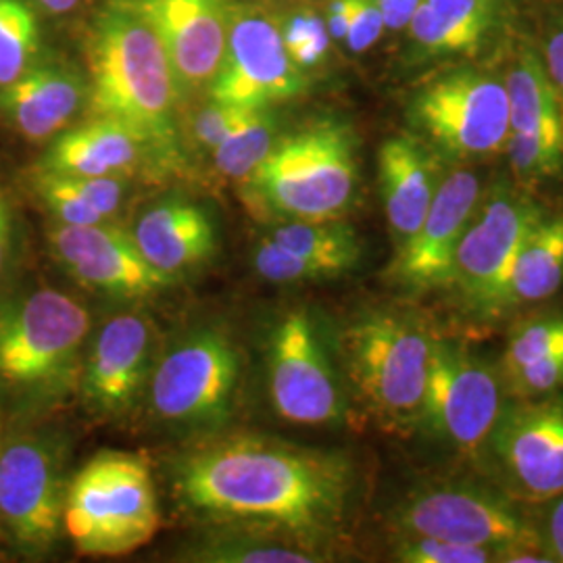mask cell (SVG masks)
<instances>
[{
	"mask_svg": "<svg viewBox=\"0 0 563 563\" xmlns=\"http://www.w3.org/2000/svg\"><path fill=\"white\" fill-rule=\"evenodd\" d=\"M172 474L174 493L190 511L290 534L307 549L341 530L353 495V467L341 453L260 437L199 446Z\"/></svg>",
	"mask_w": 563,
	"mask_h": 563,
	"instance_id": "cell-1",
	"label": "cell"
},
{
	"mask_svg": "<svg viewBox=\"0 0 563 563\" xmlns=\"http://www.w3.org/2000/svg\"><path fill=\"white\" fill-rule=\"evenodd\" d=\"M86 59L92 118L118 123L159 162H174L180 92L159 36L130 0H113L97 15Z\"/></svg>",
	"mask_w": 563,
	"mask_h": 563,
	"instance_id": "cell-2",
	"label": "cell"
},
{
	"mask_svg": "<svg viewBox=\"0 0 563 563\" xmlns=\"http://www.w3.org/2000/svg\"><path fill=\"white\" fill-rule=\"evenodd\" d=\"M437 336L420 313L399 307L367 309L342 330L346 380L384 430L411 434L420 428Z\"/></svg>",
	"mask_w": 563,
	"mask_h": 563,
	"instance_id": "cell-3",
	"label": "cell"
},
{
	"mask_svg": "<svg viewBox=\"0 0 563 563\" xmlns=\"http://www.w3.org/2000/svg\"><path fill=\"white\" fill-rule=\"evenodd\" d=\"M355 132L334 118L305 123L272 146L244 180L251 202L282 220H341L357 192Z\"/></svg>",
	"mask_w": 563,
	"mask_h": 563,
	"instance_id": "cell-4",
	"label": "cell"
},
{
	"mask_svg": "<svg viewBox=\"0 0 563 563\" xmlns=\"http://www.w3.org/2000/svg\"><path fill=\"white\" fill-rule=\"evenodd\" d=\"M90 313L51 286L15 288L0 299V393L44 402L74 380Z\"/></svg>",
	"mask_w": 563,
	"mask_h": 563,
	"instance_id": "cell-5",
	"label": "cell"
},
{
	"mask_svg": "<svg viewBox=\"0 0 563 563\" xmlns=\"http://www.w3.org/2000/svg\"><path fill=\"white\" fill-rule=\"evenodd\" d=\"M159 526L155 478L136 453L101 451L67 483L63 528L81 555L134 553L153 541Z\"/></svg>",
	"mask_w": 563,
	"mask_h": 563,
	"instance_id": "cell-6",
	"label": "cell"
},
{
	"mask_svg": "<svg viewBox=\"0 0 563 563\" xmlns=\"http://www.w3.org/2000/svg\"><path fill=\"white\" fill-rule=\"evenodd\" d=\"M407 118L446 165L504 153L511 132L504 78L481 67L446 69L426 81L411 97Z\"/></svg>",
	"mask_w": 563,
	"mask_h": 563,
	"instance_id": "cell-7",
	"label": "cell"
},
{
	"mask_svg": "<svg viewBox=\"0 0 563 563\" xmlns=\"http://www.w3.org/2000/svg\"><path fill=\"white\" fill-rule=\"evenodd\" d=\"M504 378L465 342L437 336L422 423L432 439L467 462H483L507 402Z\"/></svg>",
	"mask_w": 563,
	"mask_h": 563,
	"instance_id": "cell-8",
	"label": "cell"
},
{
	"mask_svg": "<svg viewBox=\"0 0 563 563\" xmlns=\"http://www.w3.org/2000/svg\"><path fill=\"white\" fill-rule=\"evenodd\" d=\"M241 353L222 330L202 328L176 342L148 380L153 416L176 430L220 428L234 409Z\"/></svg>",
	"mask_w": 563,
	"mask_h": 563,
	"instance_id": "cell-9",
	"label": "cell"
},
{
	"mask_svg": "<svg viewBox=\"0 0 563 563\" xmlns=\"http://www.w3.org/2000/svg\"><path fill=\"white\" fill-rule=\"evenodd\" d=\"M505 490L467 481H441L413 488L395 507L399 537H426L509 551L543 549L532 522Z\"/></svg>",
	"mask_w": 563,
	"mask_h": 563,
	"instance_id": "cell-10",
	"label": "cell"
},
{
	"mask_svg": "<svg viewBox=\"0 0 563 563\" xmlns=\"http://www.w3.org/2000/svg\"><path fill=\"white\" fill-rule=\"evenodd\" d=\"M543 207L522 186L507 180L484 188L457 246L449 290L478 318H497L507 272L526 234L543 218Z\"/></svg>",
	"mask_w": 563,
	"mask_h": 563,
	"instance_id": "cell-11",
	"label": "cell"
},
{
	"mask_svg": "<svg viewBox=\"0 0 563 563\" xmlns=\"http://www.w3.org/2000/svg\"><path fill=\"white\" fill-rule=\"evenodd\" d=\"M65 449L48 432H23L0 449V528L30 558L59 539L65 505Z\"/></svg>",
	"mask_w": 563,
	"mask_h": 563,
	"instance_id": "cell-12",
	"label": "cell"
},
{
	"mask_svg": "<svg viewBox=\"0 0 563 563\" xmlns=\"http://www.w3.org/2000/svg\"><path fill=\"white\" fill-rule=\"evenodd\" d=\"M483 462L516 501L547 504L563 495V397L507 399Z\"/></svg>",
	"mask_w": 563,
	"mask_h": 563,
	"instance_id": "cell-13",
	"label": "cell"
},
{
	"mask_svg": "<svg viewBox=\"0 0 563 563\" xmlns=\"http://www.w3.org/2000/svg\"><path fill=\"white\" fill-rule=\"evenodd\" d=\"M269 399L295 426H334L344 420L336 369L309 311L292 309L276 323L267 349Z\"/></svg>",
	"mask_w": 563,
	"mask_h": 563,
	"instance_id": "cell-14",
	"label": "cell"
},
{
	"mask_svg": "<svg viewBox=\"0 0 563 563\" xmlns=\"http://www.w3.org/2000/svg\"><path fill=\"white\" fill-rule=\"evenodd\" d=\"M307 88V76L290 59L280 25L251 4H234L222 67L209 86L213 101L260 109L290 101Z\"/></svg>",
	"mask_w": 563,
	"mask_h": 563,
	"instance_id": "cell-15",
	"label": "cell"
},
{
	"mask_svg": "<svg viewBox=\"0 0 563 563\" xmlns=\"http://www.w3.org/2000/svg\"><path fill=\"white\" fill-rule=\"evenodd\" d=\"M46 239L53 260L71 280L109 297L146 299L176 282L146 262L132 232L113 222H55Z\"/></svg>",
	"mask_w": 563,
	"mask_h": 563,
	"instance_id": "cell-16",
	"label": "cell"
},
{
	"mask_svg": "<svg viewBox=\"0 0 563 563\" xmlns=\"http://www.w3.org/2000/svg\"><path fill=\"white\" fill-rule=\"evenodd\" d=\"M483 192V178L463 165L444 174L422 225L395 253L388 269L395 284L413 295L449 288L457 246Z\"/></svg>",
	"mask_w": 563,
	"mask_h": 563,
	"instance_id": "cell-17",
	"label": "cell"
},
{
	"mask_svg": "<svg viewBox=\"0 0 563 563\" xmlns=\"http://www.w3.org/2000/svg\"><path fill=\"white\" fill-rule=\"evenodd\" d=\"M159 36L180 99L209 90L222 67L234 0H130Z\"/></svg>",
	"mask_w": 563,
	"mask_h": 563,
	"instance_id": "cell-18",
	"label": "cell"
},
{
	"mask_svg": "<svg viewBox=\"0 0 563 563\" xmlns=\"http://www.w3.org/2000/svg\"><path fill=\"white\" fill-rule=\"evenodd\" d=\"M155 332L142 313H120L102 323L81 365V395L104 418L123 416L139 401L153 374Z\"/></svg>",
	"mask_w": 563,
	"mask_h": 563,
	"instance_id": "cell-19",
	"label": "cell"
},
{
	"mask_svg": "<svg viewBox=\"0 0 563 563\" xmlns=\"http://www.w3.org/2000/svg\"><path fill=\"white\" fill-rule=\"evenodd\" d=\"M514 18V0H422L411 21L413 63L470 59L497 41Z\"/></svg>",
	"mask_w": 563,
	"mask_h": 563,
	"instance_id": "cell-20",
	"label": "cell"
},
{
	"mask_svg": "<svg viewBox=\"0 0 563 563\" xmlns=\"http://www.w3.org/2000/svg\"><path fill=\"white\" fill-rule=\"evenodd\" d=\"M88 101V80L71 63L44 57L0 88V115L25 141H53Z\"/></svg>",
	"mask_w": 563,
	"mask_h": 563,
	"instance_id": "cell-21",
	"label": "cell"
},
{
	"mask_svg": "<svg viewBox=\"0 0 563 563\" xmlns=\"http://www.w3.org/2000/svg\"><path fill=\"white\" fill-rule=\"evenodd\" d=\"M446 174V163L416 134H399L378 151L384 213L395 253L418 232Z\"/></svg>",
	"mask_w": 563,
	"mask_h": 563,
	"instance_id": "cell-22",
	"label": "cell"
},
{
	"mask_svg": "<svg viewBox=\"0 0 563 563\" xmlns=\"http://www.w3.org/2000/svg\"><path fill=\"white\" fill-rule=\"evenodd\" d=\"M142 255L165 276L176 278L207 262L218 246L213 220L201 205L172 199L148 209L132 232Z\"/></svg>",
	"mask_w": 563,
	"mask_h": 563,
	"instance_id": "cell-23",
	"label": "cell"
},
{
	"mask_svg": "<svg viewBox=\"0 0 563 563\" xmlns=\"http://www.w3.org/2000/svg\"><path fill=\"white\" fill-rule=\"evenodd\" d=\"M144 155H151L148 148L132 132L113 121L92 118L57 134L38 169L67 176L125 178Z\"/></svg>",
	"mask_w": 563,
	"mask_h": 563,
	"instance_id": "cell-24",
	"label": "cell"
},
{
	"mask_svg": "<svg viewBox=\"0 0 563 563\" xmlns=\"http://www.w3.org/2000/svg\"><path fill=\"white\" fill-rule=\"evenodd\" d=\"M563 286V213H544L514 255L497 305V318L549 301Z\"/></svg>",
	"mask_w": 563,
	"mask_h": 563,
	"instance_id": "cell-25",
	"label": "cell"
},
{
	"mask_svg": "<svg viewBox=\"0 0 563 563\" xmlns=\"http://www.w3.org/2000/svg\"><path fill=\"white\" fill-rule=\"evenodd\" d=\"M504 81L511 132L563 130V97L537 48L520 46Z\"/></svg>",
	"mask_w": 563,
	"mask_h": 563,
	"instance_id": "cell-26",
	"label": "cell"
},
{
	"mask_svg": "<svg viewBox=\"0 0 563 563\" xmlns=\"http://www.w3.org/2000/svg\"><path fill=\"white\" fill-rule=\"evenodd\" d=\"M269 239L282 246L322 263L334 276H342L357 267L362 260V242L355 230L339 220H288L274 228Z\"/></svg>",
	"mask_w": 563,
	"mask_h": 563,
	"instance_id": "cell-27",
	"label": "cell"
},
{
	"mask_svg": "<svg viewBox=\"0 0 563 563\" xmlns=\"http://www.w3.org/2000/svg\"><path fill=\"white\" fill-rule=\"evenodd\" d=\"M276 141V118L269 107L246 109L211 155L222 176L244 181L269 155Z\"/></svg>",
	"mask_w": 563,
	"mask_h": 563,
	"instance_id": "cell-28",
	"label": "cell"
},
{
	"mask_svg": "<svg viewBox=\"0 0 563 563\" xmlns=\"http://www.w3.org/2000/svg\"><path fill=\"white\" fill-rule=\"evenodd\" d=\"M41 11L30 0H0V88L42 59Z\"/></svg>",
	"mask_w": 563,
	"mask_h": 563,
	"instance_id": "cell-29",
	"label": "cell"
},
{
	"mask_svg": "<svg viewBox=\"0 0 563 563\" xmlns=\"http://www.w3.org/2000/svg\"><path fill=\"white\" fill-rule=\"evenodd\" d=\"M504 153L522 188L555 178L563 172V130L509 132Z\"/></svg>",
	"mask_w": 563,
	"mask_h": 563,
	"instance_id": "cell-30",
	"label": "cell"
},
{
	"mask_svg": "<svg viewBox=\"0 0 563 563\" xmlns=\"http://www.w3.org/2000/svg\"><path fill=\"white\" fill-rule=\"evenodd\" d=\"M563 346V313H543L520 323L505 344L501 378L511 376L526 363L537 362L547 353Z\"/></svg>",
	"mask_w": 563,
	"mask_h": 563,
	"instance_id": "cell-31",
	"label": "cell"
},
{
	"mask_svg": "<svg viewBox=\"0 0 563 563\" xmlns=\"http://www.w3.org/2000/svg\"><path fill=\"white\" fill-rule=\"evenodd\" d=\"M405 563H505L507 551L483 544L453 543L426 537H399L393 551Z\"/></svg>",
	"mask_w": 563,
	"mask_h": 563,
	"instance_id": "cell-32",
	"label": "cell"
},
{
	"mask_svg": "<svg viewBox=\"0 0 563 563\" xmlns=\"http://www.w3.org/2000/svg\"><path fill=\"white\" fill-rule=\"evenodd\" d=\"M253 267L263 280L274 284H299V282H318L336 278L322 263L302 257L299 253L282 246L263 236L253 251Z\"/></svg>",
	"mask_w": 563,
	"mask_h": 563,
	"instance_id": "cell-33",
	"label": "cell"
},
{
	"mask_svg": "<svg viewBox=\"0 0 563 563\" xmlns=\"http://www.w3.org/2000/svg\"><path fill=\"white\" fill-rule=\"evenodd\" d=\"M320 553L307 547L260 543V539H232L218 541L213 547H205L195 560L223 563H311L322 562Z\"/></svg>",
	"mask_w": 563,
	"mask_h": 563,
	"instance_id": "cell-34",
	"label": "cell"
},
{
	"mask_svg": "<svg viewBox=\"0 0 563 563\" xmlns=\"http://www.w3.org/2000/svg\"><path fill=\"white\" fill-rule=\"evenodd\" d=\"M32 188L42 202V207L51 213L53 222L65 225H90L107 222L99 211H95L80 195L65 181L60 174L36 169Z\"/></svg>",
	"mask_w": 563,
	"mask_h": 563,
	"instance_id": "cell-35",
	"label": "cell"
},
{
	"mask_svg": "<svg viewBox=\"0 0 563 563\" xmlns=\"http://www.w3.org/2000/svg\"><path fill=\"white\" fill-rule=\"evenodd\" d=\"M25 255L20 211L7 188L0 186V299L18 288Z\"/></svg>",
	"mask_w": 563,
	"mask_h": 563,
	"instance_id": "cell-36",
	"label": "cell"
},
{
	"mask_svg": "<svg viewBox=\"0 0 563 563\" xmlns=\"http://www.w3.org/2000/svg\"><path fill=\"white\" fill-rule=\"evenodd\" d=\"M505 393L514 399L549 397L563 388V346L543 355L537 362L526 363L518 372L504 378Z\"/></svg>",
	"mask_w": 563,
	"mask_h": 563,
	"instance_id": "cell-37",
	"label": "cell"
},
{
	"mask_svg": "<svg viewBox=\"0 0 563 563\" xmlns=\"http://www.w3.org/2000/svg\"><path fill=\"white\" fill-rule=\"evenodd\" d=\"M65 181L88 202L95 211H99L107 222H113L120 213L125 195V181L118 176H67L60 174Z\"/></svg>",
	"mask_w": 563,
	"mask_h": 563,
	"instance_id": "cell-38",
	"label": "cell"
},
{
	"mask_svg": "<svg viewBox=\"0 0 563 563\" xmlns=\"http://www.w3.org/2000/svg\"><path fill=\"white\" fill-rule=\"evenodd\" d=\"M249 107H239L232 102L213 101L202 107L195 118L192 134L195 141L207 148L209 153L225 139V134L234 128V123L241 120Z\"/></svg>",
	"mask_w": 563,
	"mask_h": 563,
	"instance_id": "cell-39",
	"label": "cell"
},
{
	"mask_svg": "<svg viewBox=\"0 0 563 563\" xmlns=\"http://www.w3.org/2000/svg\"><path fill=\"white\" fill-rule=\"evenodd\" d=\"M386 30L378 0H353V15L346 32V46L353 53H365L383 38Z\"/></svg>",
	"mask_w": 563,
	"mask_h": 563,
	"instance_id": "cell-40",
	"label": "cell"
},
{
	"mask_svg": "<svg viewBox=\"0 0 563 563\" xmlns=\"http://www.w3.org/2000/svg\"><path fill=\"white\" fill-rule=\"evenodd\" d=\"M534 523L544 551L553 563H563V495L543 504V514Z\"/></svg>",
	"mask_w": 563,
	"mask_h": 563,
	"instance_id": "cell-41",
	"label": "cell"
},
{
	"mask_svg": "<svg viewBox=\"0 0 563 563\" xmlns=\"http://www.w3.org/2000/svg\"><path fill=\"white\" fill-rule=\"evenodd\" d=\"M541 57L551 80L563 97V18L549 27Z\"/></svg>",
	"mask_w": 563,
	"mask_h": 563,
	"instance_id": "cell-42",
	"label": "cell"
},
{
	"mask_svg": "<svg viewBox=\"0 0 563 563\" xmlns=\"http://www.w3.org/2000/svg\"><path fill=\"white\" fill-rule=\"evenodd\" d=\"M422 0H378L386 30H405Z\"/></svg>",
	"mask_w": 563,
	"mask_h": 563,
	"instance_id": "cell-43",
	"label": "cell"
},
{
	"mask_svg": "<svg viewBox=\"0 0 563 563\" xmlns=\"http://www.w3.org/2000/svg\"><path fill=\"white\" fill-rule=\"evenodd\" d=\"M353 15V0H332L328 15H325V27L332 41L342 42L346 38L349 23Z\"/></svg>",
	"mask_w": 563,
	"mask_h": 563,
	"instance_id": "cell-44",
	"label": "cell"
},
{
	"mask_svg": "<svg viewBox=\"0 0 563 563\" xmlns=\"http://www.w3.org/2000/svg\"><path fill=\"white\" fill-rule=\"evenodd\" d=\"M38 11L48 13L53 18H63L78 11L84 0H30Z\"/></svg>",
	"mask_w": 563,
	"mask_h": 563,
	"instance_id": "cell-45",
	"label": "cell"
},
{
	"mask_svg": "<svg viewBox=\"0 0 563 563\" xmlns=\"http://www.w3.org/2000/svg\"><path fill=\"white\" fill-rule=\"evenodd\" d=\"M2 405H4V395L0 393V449H2V444L7 441L4 439V407Z\"/></svg>",
	"mask_w": 563,
	"mask_h": 563,
	"instance_id": "cell-46",
	"label": "cell"
}]
</instances>
